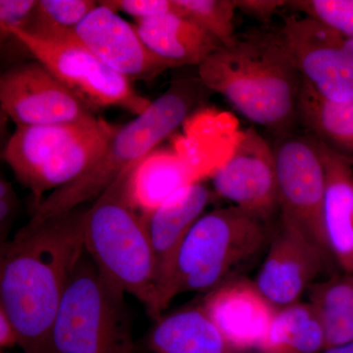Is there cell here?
I'll return each mask as SVG.
<instances>
[{
  "instance_id": "19",
  "label": "cell",
  "mask_w": 353,
  "mask_h": 353,
  "mask_svg": "<svg viewBox=\"0 0 353 353\" xmlns=\"http://www.w3.org/2000/svg\"><path fill=\"white\" fill-rule=\"evenodd\" d=\"M201 169L170 152L150 153L134 169L130 179L132 201L143 214L164 203L179 190L199 182Z\"/></svg>"
},
{
  "instance_id": "34",
  "label": "cell",
  "mask_w": 353,
  "mask_h": 353,
  "mask_svg": "<svg viewBox=\"0 0 353 353\" xmlns=\"http://www.w3.org/2000/svg\"><path fill=\"white\" fill-rule=\"evenodd\" d=\"M1 353H3V352H1Z\"/></svg>"
},
{
  "instance_id": "4",
  "label": "cell",
  "mask_w": 353,
  "mask_h": 353,
  "mask_svg": "<svg viewBox=\"0 0 353 353\" xmlns=\"http://www.w3.org/2000/svg\"><path fill=\"white\" fill-rule=\"evenodd\" d=\"M137 165L125 171L85 210L83 248L108 282L139 299L158 321L161 312L154 255L143 214L130 194V179Z\"/></svg>"
},
{
  "instance_id": "7",
  "label": "cell",
  "mask_w": 353,
  "mask_h": 353,
  "mask_svg": "<svg viewBox=\"0 0 353 353\" xmlns=\"http://www.w3.org/2000/svg\"><path fill=\"white\" fill-rule=\"evenodd\" d=\"M11 36L94 113L121 108L139 116L152 103L134 90L131 81L88 50L75 32L39 38L15 30Z\"/></svg>"
},
{
  "instance_id": "15",
  "label": "cell",
  "mask_w": 353,
  "mask_h": 353,
  "mask_svg": "<svg viewBox=\"0 0 353 353\" xmlns=\"http://www.w3.org/2000/svg\"><path fill=\"white\" fill-rule=\"evenodd\" d=\"M201 306L234 353L256 350L277 310L245 280L230 281L208 292Z\"/></svg>"
},
{
  "instance_id": "12",
  "label": "cell",
  "mask_w": 353,
  "mask_h": 353,
  "mask_svg": "<svg viewBox=\"0 0 353 353\" xmlns=\"http://www.w3.org/2000/svg\"><path fill=\"white\" fill-rule=\"evenodd\" d=\"M267 248L254 284L279 308L299 301L329 259L301 230L282 219Z\"/></svg>"
},
{
  "instance_id": "21",
  "label": "cell",
  "mask_w": 353,
  "mask_h": 353,
  "mask_svg": "<svg viewBox=\"0 0 353 353\" xmlns=\"http://www.w3.org/2000/svg\"><path fill=\"white\" fill-rule=\"evenodd\" d=\"M259 353H318L325 350V333L319 316L309 303H297L276 310Z\"/></svg>"
},
{
  "instance_id": "18",
  "label": "cell",
  "mask_w": 353,
  "mask_h": 353,
  "mask_svg": "<svg viewBox=\"0 0 353 353\" xmlns=\"http://www.w3.org/2000/svg\"><path fill=\"white\" fill-rule=\"evenodd\" d=\"M101 118L82 124L17 126L4 148V161L17 180L30 189L44 167L65 146L97 126Z\"/></svg>"
},
{
  "instance_id": "20",
  "label": "cell",
  "mask_w": 353,
  "mask_h": 353,
  "mask_svg": "<svg viewBox=\"0 0 353 353\" xmlns=\"http://www.w3.org/2000/svg\"><path fill=\"white\" fill-rule=\"evenodd\" d=\"M148 345L155 353H234L202 306L160 318Z\"/></svg>"
},
{
  "instance_id": "25",
  "label": "cell",
  "mask_w": 353,
  "mask_h": 353,
  "mask_svg": "<svg viewBox=\"0 0 353 353\" xmlns=\"http://www.w3.org/2000/svg\"><path fill=\"white\" fill-rule=\"evenodd\" d=\"M181 14L208 32L222 48L238 41L234 31L236 0H176Z\"/></svg>"
},
{
  "instance_id": "9",
  "label": "cell",
  "mask_w": 353,
  "mask_h": 353,
  "mask_svg": "<svg viewBox=\"0 0 353 353\" xmlns=\"http://www.w3.org/2000/svg\"><path fill=\"white\" fill-rule=\"evenodd\" d=\"M294 66L316 92L353 103V39L307 16H285L277 30Z\"/></svg>"
},
{
  "instance_id": "17",
  "label": "cell",
  "mask_w": 353,
  "mask_h": 353,
  "mask_svg": "<svg viewBox=\"0 0 353 353\" xmlns=\"http://www.w3.org/2000/svg\"><path fill=\"white\" fill-rule=\"evenodd\" d=\"M134 27L148 50L172 68L201 66L222 48L208 32L181 14L137 20Z\"/></svg>"
},
{
  "instance_id": "33",
  "label": "cell",
  "mask_w": 353,
  "mask_h": 353,
  "mask_svg": "<svg viewBox=\"0 0 353 353\" xmlns=\"http://www.w3.org/2000/svg\"><path fill=\"white\" fill-rule=\"evenodd\" d=\"M127 353H136L134 352V350H130V352H128Z\"/></svg>"
},
{
  "instance_id": "24",
  "label": "cell",
  "mask_w": 353,
  "mask_h": 353,
  "mask_svg": "<svg viewBox=\"0 0 353 353\" xmlns=\"http://www.w3.org/2000/svg\"><path fill=\"white\" fill-rule=\"evenodd\" d=\"M97 6L92 0H38L31 20L21 31L39 38L74 32Z\"/></svg>"
},
{
  "instance_id": "13",
  "label": "cell",
  "mask_w": 353,
  "mask_h": 353,
  "mask_svg": "<svg viewBox=\"0 0 353 353\" xmlns=\"http://www.w3.org/2000/svg\"><path fill=\"white\" fill-rule=\"evenodd\" d=\"M74 32L95 57L128 80H150L172 68L148 50L134 25L99 1Z\"/></svg>"
},
{
  "instance_id": "3",
  "label": "cell",
  "mask_w": 353,
  "mask_h": 353,
  "mask_svg": "<svg viewBox=\"0 0 353 353\" xmlns=\"http://www.w3.org/2000/svg\"><path fill=\"white\" fill-rule=\"evenodd\" d=\"M210 90L197 78L179 79L163 94L152 101L145 112L118 128L101 157L73 182L50 192L36 210L28 226L63 214L85 202L95 201L125 171L139 164L190 113L205 101Z\"/></svg>"
},
{
  "instance_id": "27",
  "label": "cell",
  "mask_w": 353,
  "mask_h": 353,
  "mask_svg": "<svg viewBox=\"0 0 353 353\" xmlns=\"http://www.w3.org/2000/svg\"><path fill=\"white\" fill-rule=\"evenodd\" d=\"M99 3L115 12L128 14L136 21L150 19L170 13L181 14L176 0H104L99 1Z\"/></svg>"
},
{
  "instance_id": "23",
  "label": "cell",
  "mask_w": 353,
  "mask_h": 353,
  "mask_svg": "<svg viewBox=\"0 0 353 353\" xmlns=\"http://www.w3.org/2000/svg\"><path fill=\"white\" fill-rule=\"evenodd\" d=\"M308 299L324 329L325 350L353 341V274L313 283Z\"/></svg>"
},
{
  "instance_id": "26",
  "label": "cell",
  "mask_w": 353,
  "mask_h": 353,
  "mask_svg": "<svg viewBox=\"0 0 353 353\" xmlns=\"http://www.w3.org/2000/svg\"><path fill=\"white\" fill-rule=\"evenodd\" d=\"M308 15L353 39V0H313L309 3Z\"/></svg>"
},
{
  "instance_id": "28",
  "label": "cell",
  "mask_w": 353,
  "mask_h": 353,
  "mask_svg": "<svg viewBox=\"0 0 353 353\" xmlns=\"http://www.w3.org/2000/svg\"><path fill=\"white\" fill-rule=\"evenodd\" d=\"M38 0H0V39L12 38L15 30L25 29Z\"/></svg>"
},
{
  "instance_id": "32",
  "label": "cell",
  "mask_w": 353,
  "mask_h": 353,
  "mask_svg": "<svg viewBox=\"0 0 353 353\" xmlns=\"http://www.w3.org/2000/svg\"><path fill=\"white\" fill-rule=\"evenodd\" d=\"M324 353H353V341L324 350Z\"/></svg>"
},
{
  "instance_id": "5",
  "label": "cell",
  "mask_w": 353,
  "mask_h": 353,
  "mask_svg": "<svg viewBox=\"0 0 353 353\" xmlns=\"http://www.w3.org/2000/svg\"><path fill=\"white\" fill-rule=\"evenodd\" d=\"M272 233L270 222L236 206L202 215L176 254L165 309L183 292H210L232 281L268 248Z\"/></svg>"
},
{
  "instance_id": "31",
  "label": "cell",
  "mask_w": 353,
  "mask_h": 353,
  "mask_svg": "<svg viewBox=\"0 0 353 353\" xmlns=\"http://www.w3.org/2000/svg\"><path fill=\"white\" fill-rule=\"evenodd\" d=\"M20 345V336L6 311L0 307V345L2 348Z\"/></svg>"
},
{
  "instance_id": "8",
  "label": "cell",
  "mask_w": 353,
  "mask_h": 353,
  "mask_svg": "<svg viewBox=\"0 0 353 353\" xmlns=\"http://www.w3.org/2000/svg\"><path fill=\"white\" fill-rule=\"evenodd\" d=\"M277 169L280 219L301 230L328 259L325 239L324 163L311 134H284L273 145Z\"/></svg>"
},
{
  "instance_id": "30",
  "label": "cell",
  "mask_w": 353,
  "mask_h": 353,
  "mask_svg": "<svg viewBox=\"0 0 353 353\" xmlns=\"http://www.w3.org/2000/svg\"><path fill=\"white\" fill-rule=\"evenodd\" d=\"M236 8L241 12L269 24L280 8L287 6L285 0H236Z\"/></svg>"
},
{
  "instance_id": "1",
  "label": "cell",
  "mask_w": 353,
  "mask_h": 353,
  "mask_svg": "<svg viewBox=\"0 0 353 353\" xmlns=\"http://www.w3.org/2000/svg\"><path fill=\"white\" fill-rule=\"evenodd\" d=\"M85 210L81 206L26 225L1 243L0 307L15 325L25 353H46L55 316L85 252Z\"/></svg>"
},
{
  "instance_id": "11",
  "label": "cell",
  "mask_w": 353,
  "mask_h": 353,
  "mask_svg": "<svg viewBox=\"0 0 353 353\" xmlns=\"http://www.w3.org/2000/svg\"><path fill=\"white\" fill-rule=\"evenodd\" d=\"M217 196L265 221L280 210L273 145L254 127L241 134L231 157L212 174Z\"/></svg>"
},
{
  "instance_id": "10",
  "label": "cell",
  "mask_w": 353,
  "mask_h": 353,
  "mask_svg": "<svg viewBox=\"0 0 353 353\" xmlns=\"http://www.w3.org/2000/svg\"><path fill=\"white\" fill-rule=\"evenodd\" d=\"M0 104L16 126L82 124L99 119L37 60L14 65L2 73Z\"/></svg>"
},
{
  "instance_id": "16",
  "label": "cell",
  "mask_w": 353,
  "mask_h": 353,
  "mask_svg": "<svg viewBox=\"0 0 353 353\" xmlns=\"http://www.w3.org/2000/svg\"><path fill=\"white\" fill-rule=\"evenodd\" d=\"M317 141L326 176L323 220L327 248L330 257L345 274H353L352 162L341 150Z\"/></svg>"
},
{
  "instance_id": "6",
  "label": "cell",
  "mask_w": 353,
  "mask_h": 353,
  "mask_svg": "<svg viewBox=\"0 0 353 353\" xmlns=\"http://www.w3.org/2000/svg\"><path fill=\"white\" fill-rule=\"evenodd\" d=\"M125 292L83 253L55 316L46 353H127L132 350Z\"/></svg>"
},
{
  "instance_id": "2",
  "label": "cell",
  "mask_w": 353,
  "mask_h": 353,
  "mask_svg": "<svg viewBox=\"0 0 353 353\" xmlns=\"http://www.w3.org/2000/svg\"><path fill=\"white\" fill-rule=\"evenodd\" d=\"M199 78L259 126L288 134L296 119L303 77L277 31H252L239 37L197 67Z\"/></svg>"
},
{
  "instance_id": "29",
  "label": "cell",
  "mask_w": 353,
  "mask_h": 353,
  "mask_svg": "<svg viewBox=\"0 0 353 353\" xmlns=\"http://www.w3.org/2000/svg\"><path fill=\"white\" fill-rule=\"evenodd\" d=\"M19 210V199L12 183L4 176L0 179V240L6 243L7 236L13 226L14 220Z\"/></svg>"
},
{
  "instance_id": "14",
  "label": "cell",
  "mask_w": 353,
  "mask_h": 353,
  "mask_svg": "<svg viewBox=\"0 0 353 353\" xmlns=\"http://www.w3.org/2000/svg\"><path fill=\"white\" fill-rule=\"evenodd\" d=\"M212 194L199 182L179 190L157 209L143 214L155 261V275L160 312L164 310V294L171 277L176 254Z\"/></svg>"
},
{
  "instance_id": "22",
  "label": "cell",
  "mask_w": 353,
  "mask_h": 353,
  "mask_svg": "<svg viewBox=\"0 0 353 353\" xmlns=\"http://www.w3.org/2000/svg\"><path fill=\"white\" fill-rule=\"evenodd\" d=\"M296 119L311 136L336 150L353 152V103L325 99L303 78Z\"/></svg>"
}]
</instances>
